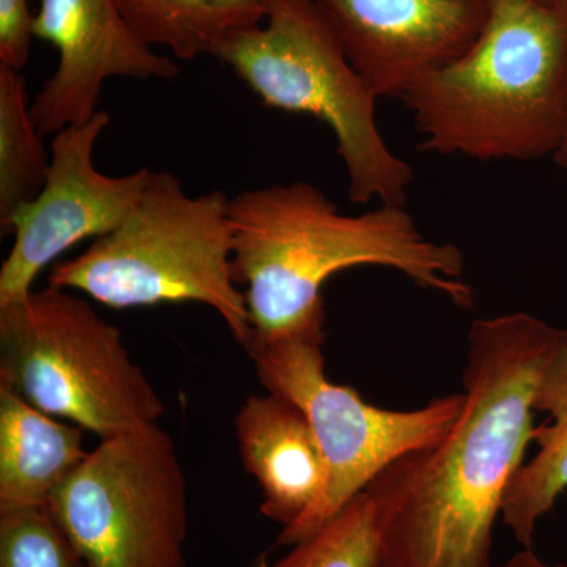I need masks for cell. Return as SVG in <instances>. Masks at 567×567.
Masks as SVG:
<instances>
[{
	"label": "cell",
	"mask_w": 567,
	"mask_h": 567,
	"mask_svg": "<svg viewBox=\"0 0 567 567\" xmlns=\"http://www.w3.org/2000/svg\"><path fill=\"white\" fill-rule=\"evenodd\" d=\"M233 274L245 286L249 346L298 331L324 330L323 286L339 271L391 268L461 309L476 303L465 257L424 237L401 205L344 215L312 183L244 189L229 200Z\"/></svg>",
	"instance_id": "2"
},
{
	"label": "cell",
	"mask_w": 567,
	"mask_h": 567,
	"mask_svg": "<svg viewBox=\"0 0 567 567\" xmlns=\"http://www.w3.org/2000/svg\"><path fill=\"white\" fill-rule=\"evenodd\" d=\"M130 28L148 47L181 61L215 55L234 33L264 24V0H118Z\"/></svg>",
	"instance_id": "15"
},
{
	"label": "cell",
	"mask_w": 567,
	"mask_h": 567,
	"mask_svg": "<svg viewBox=\"0 0 567 567\" xmlns=\"http://www.w3.org/2000/svg\"><path fill=\"white\" fill-rule=\"evenodd\" d=\"M234 429L245 470L262 492L260 513L292 527L324 486L322 451L303 410L276 394L249 395Z\"/></svg>",
	"instance_id": "12"
},
{
	"label": "cell",
	"mask_w": 567,
	"mask_h": 567,
	"mask_svg": "<svg viewBox=\"0 0 567 567\" xmlns=\"http://www.w3.org/2000/svg\"><path fill=\"white\" fill-rule=\"evenodd\" d=\"M110 125L111 115L99 111L91 121L65 126L52 137L43 188L0 227L2 235H14L0 268V305L31 292L41 271L63 252L117 229L141 203L152 169L112 177L93 163L96 142Z\"/></svg>",
	"instance_id": "9"
},
{
	"label": "cell",
	"mask_w": 567,
	"mask_h": 567,
	"mask_svg": "<svg viewBox=\"0 0 567 567\" xmlns=\"http://www.w3.org/2000/svg\"><path fill=\"white\" fill-rule=\"evenodd\" d=\"M35 20L31 0H0V65L17 71L28 65Z\"/></svg>",
	"instance_id": "19"
},
{
	"label": "cell",
	"mask_w": 567,
	"mask_h": 567,
	"mask_svg": "<svg viewBox=\"0 0 567 567\" xmlns=\"http://www.w3.org/2000/svg\"><path fill=\"white\" fill-rule=\"evenodd\" d=\"M377 99H399L462 54L487 18L486 0H315Z\"/></svg>",
	"instance_id": "11"
},
{
	"label": "cell",
	"mask_w": 567,
	"mask_h": 567,
	"mask_svg": "<svg viewBox=\"0 0 567 567\" xmlns=\"http://www.w3.org/2000/svg\"><path fill=\"white\" fill-rule=\"evenodd\" d=\"M0 567H87L50 506L0 511Z\"/></svg>",
	"instance_id": "18"
},
{
	"label": "cell",
	"mask_w": 567,
	"mask_h": 567,
	"mask_svg": "<svg viewBox=\"0 0 567 567\" xmlns=\"http://www.w3.org/2000/svg\"><path fill=\"white\" fill-rule=\"evenodd\" d=\"M385 505L374 481L270 567H377Z\"/></svg>",
	"instance_id": "17"
},
{
	"label": "cell",
	"mask_w": 567,
	"mask_h": 567,
	"mask_svg": "<svg viewBox=\"0 0 567 567\" xmlns=\"http://www.w3.org/2000/svg\"><path fill=\"white\" fill-rule=\"evenodd\" d=\"M495 567H567V565H554V563L544 561L543 558L537 557L532 548H522L520 551L514 554L513 557L507 558L505 563Z\"/></svg>",
	"instance_id": "20"
},
{
	"label": "cell",
	"mask_w": 567,
	"mask_h": 567,
	"mask_svg": "<svg viewBox=\"0 0 567 567\" xmlns=\"http://www.w3.org/2000/svg\"><path fill=\"white\" fill-rule=\"evenodd\" d=\"M324 341V330H308L245 349L267 393L303 410L324 462L322 494L301 520L282 528L279 546L311 536L399 458L442 443L464 412V391L415 410L369 404L328 379Z\"/></svg>",
	"instance_id": "7"
},
{
	"label": "cell",
	"mask_w": 567,
	"mask_h": 567,
	"mask_svg": "<svg viewBox=\"0 0 567 567\" xmlns=\"http://www.w3.org/2000/svg\"><path fill=\"white\" fill-rule=\"evenodd\" d=\"M566 344V330L528 312L472 323L456 427L374 480L385 505L377 567H495V524L535 431L533 395Z\"/></svg>",
	"instance_id": "1"
},
{
	"label": "cell",
	"mask_w": 567,
	"mask_h": 567,
	"mask_svg": "<svg viewBox=\"0 0 567 567\" xmlns=\"http://www.w3.org/2000/svg\"><path fill=\"white\" fill-rule=\"evenodd\" d=\"M537 2L546 6L547 9L558 11L567 18V0H537Z\"/></svg>",
	"instance_id": "22"
},
{
	"label": "cell",
	"mask_w": 567,
	"mask_h": 567,
	"mask_svg": "<svg viewBox=\"0 0 567 567\" xmlns=\"http://www.w3.org/2000/svg\"><path fill=\"white\" fill-rule=\"evenodd\" d=\"M0 385L100 440L156 424L166 412L121 328L50 284L0 305Z\"/></svg>",
	"instance_id": "6"
},
{
	"label": "cell",
	"mask_w": 567,
	"mask_h": 567,
	"mask_svg": "<svg viewBox=\"0 0 567 567\" xmlns=\"http://www.w3.org/2000/svg\"><path fill=\"white\" fill-rule=\"evenodd\" d=\"M249 567H270V565H268L267 563V559H265L264 557L260 558V559H257L256 563H254L252 566H249Z\"/></svg>",
	"instance_id": "23"
},
{
	"label": "cell",
	"mask_w": 567,
	"mask_h": 567,
	"mask_svg": "<svg viewBox=\"0 0 567 567\" xmlns=\"http://www.w3.org/2000/svg\"><path fill=\"white\" fill-rule=\"evenodd\" d=\"M35 39L58 51V66L32 102L41 136L91 121L111 78L171 81L173 59L158 54L130 28L118 0H41Z\"/></svg>",
	"instance_id": "10"
},
{
	"label": "cell",
	"mask_w": 567,
	"mask_h": 567,
	"mask_svg": "<svg viewBox=\"0 0 567 567\" xmlns=\"http://www.w3.org/2000/svg\"><path fill=\"white\" fill-rule=\"evenodd\" d=\"M475 43L413 84L420 148L477 162L555 156L567 126V18L537 0H486Z\"/></svg>",
	"instance_id": "3"
},
{
	"label": "cell",
	"mask_w": 567,
	"mask_h": 567,
	"mask_svg": "<svg viewBox=\"0 0 567 567\" xmlns=\"http://www.w3.org/2000/svg\"><path fill=\"white\" fill-rule=\"evenodd\" d=\"M229 200L218 189L189 196L177 175L152 171L128 218L80 256L52 265L48 284L114 309L204 305L245 347L251 323L233 274Z\"/></svg>",
	"instance_id": "4"
},
{
	"label": "cell",
	"mask_w": 567,
	"mask_h": 567,
	"mask_svg": "<svg viewBox=\"0 0 567 567\" xmlns=\"http://www.w3.org/2000/svg\"><path fill=\"white\" fill-rule=\"evenodd\" d=\"M555 162L563 167V169L567 171V126L565 137H563L561 145H559L558 152L555 153L554 156Z\"/></svg>",
	"instance_id": "21"
},
{
	"label": "cell",
	"mask_w": 567,
	"mask_h": 567,
	"mask_svg": "<svg viewBox=\"0 0 567 567\" xmlns=\"http://www.w3.org/2000/svg\"><path fill=\"white\" fill-rule=\"evenodd\" d=\"M50 509L87 567H186L188 481L158 423L100 440Z\"/></svg>",
	"instance_id": "8"
},
{
	"label": "cell",
	"mask_w": 567,
	"mask_h": 567,
	"mask_svg": "<svg viewBox=\"0 0 567 567\" xmlns=\"http://www.w3.org/2000/svg\"><path fill=\"white\" fill-rule=\"evenodd\" d=\"M50 166L51 155L32 117L25 78L0 65V227L35 199Z\"/></svg>",
	"instance_id": "16"
},
{
	"label": "cell",
	"mask_w": 567,
	"mask_h": 567,
	"mask_svg": "<svg viewBox=\"0 0 567 567\" xmlns=\"http://www.w3.org/2000/svg\"><path fill=\"white\" fill-rule=\"evenodd\" d=\"M533 409L550 423L535 425L536 454L514 473L502 509L503 524L524 548L533 547L540 520L567 491V344L540 374Z\"/></svg>",
	"instance_id": "14"
},
{
	"label": "cell",
	"mask_w": 567,
	"mask_h": 567,
	"mask_svg": "<svg viewBox=\"0 0 567 567\" xmlns=\"http://www.w3.org/2000/svg\"><path fill=\"white\" fill-rule=\"evenodd\" d=\"M84 432L0 385V511L50 506L87 457Z\"/></svg>",
	"instance_id": "13"
},
{
	"label": "cell",
	"mask_w": 567,
	"mask_h": 567,
	"mask_svg": "<svg viewBox=\"0 0 567 567\" xmlns=\"http://www.w3.org/2000/svg\"><path fill=\"white\" fill-rule=\"evenodd\" d=\"M264 24L224 40L215 58L264 106L312 115L330 126L350 203L377 199L404 207L413 169L383 140L379 99L353 69L327 14L315 0H264Z\"/></svg>",
	"instance_id": "5"
}]
</instances>
